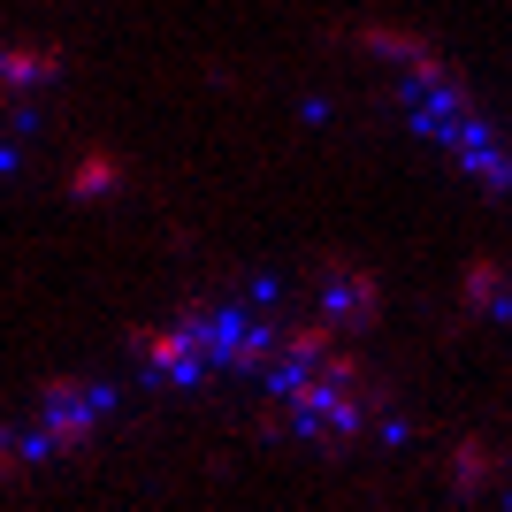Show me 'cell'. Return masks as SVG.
<instances>
[{
  "label": "cell",
  "instance_id": "cell-1",
  "mask_svg": "<svg viewBox=\"0 0 512 512\" xmlns=\"http://www.w3.org/2000/svg\"><path fill=\"white\" fill-rule=\"evenodd\" d=\"M138 360L161 375V383H192L199 367L214 360V321H176V329H138Z\"/></svg>",
  "mask_w": 512,
  "mask_h": 512
},
{
  "label": "cell",
  "instance_id": "cell-2",
  "mask_svg": "<svg viewBox=\"0 0 512 512\" xmlns=\"http://www.w3.org/2000/svg\"><path fill=\"white\" fill-rule=\"evenodd\" d=\"M344 329H352L344 314H321V321H291V329H283V367H321V360H329V352L344 344Z\"/></svg>",
  "mask_w": 512,
  "mask_h": 512
},
{
  "label": "cell",
  "instance_id": "cell-3",
  "mask_svg": "<svg viewBox=\"0 0 512 512\" xmlns=\"http://www.w3.org/2000/svg\"><path fill=\"white\" fill-rule=\"evenodd\" d=\"M337 314L360 329V321H375L383 314V283L367 276V268H337Z\"/></svg>",
  "mask_w": 512,
  "mask_h": 512
},
{
  "label": "cell",
  "instance_id": "cell-4",
  "mask_svg": "<svg viewBox=\"0 0 512 512\" xmlns=\"http://www.w3.org/2000/svg\"><path fill=\"white\" fill-rule=\"evenodd\" d=\"M467 306H474V314H505V306H512V276L497 268V260H474V268H467Z\"/></svg>",
  "mask_w": 512,
  "mask_h": 512
},
{
  "label": "cell",
  "instance_id": "cell-5",
  "mask_svg": "<svg viewBox=\"0 0 512 512\" xmlns=\"http://www.w3.org/2000/svg\"><path fill=\"white\" fill-rule=\"evenodd\" d=\"M497 467H505V459H497V451L482 444V436H467V444H459V490H490V482H497Z\"/></svg>",
  "mask_w": 512,
  "mask_h": 512
},
{
  "label": "cell",
  "instance_id": "cell-6",
  "mask_svg": "<svg viewBox=\"0 0 512 512\" xmlns=\"http://www.w3.org/2000/svg\"><path fill=\"white\" fill-rule=\"evenodd\" d=\"M321 375H329V390H352V383H360V352H344V344H337V352L321 360Z\"/></svg>",
  "mask_w": 512,
  "mask_h": 512
},
{
  "label": "cell",
  "instance_id": "cell-7",
  "mask_svg": "<svg viewBox=\"0 0 512 512\" xmlns=\"http://www.w3.org/2000/svg\"><path fill=\"white\" fill-rule=\"evenodd\" d=\"M107 184H115V161H85V176H77V199H100Z\"/></svg>",
  "mask_w": 512,
  "mask_h": 512
},
{
  "label": "cell",
  "instance_id": "cell-8",
  "mask_svg": "<svg viewBox=\"0 0 512 512\" xmlns=\"http://www.w3.org/2000/svg\"><path fill=\"white\" fill-rule=\"evenodd\" d=\"M8 467H16V444H8V436H0V474H8Z\"/></svg>",
  "mask_w": 512,
  "mask_h": 512
}]
</instances>
